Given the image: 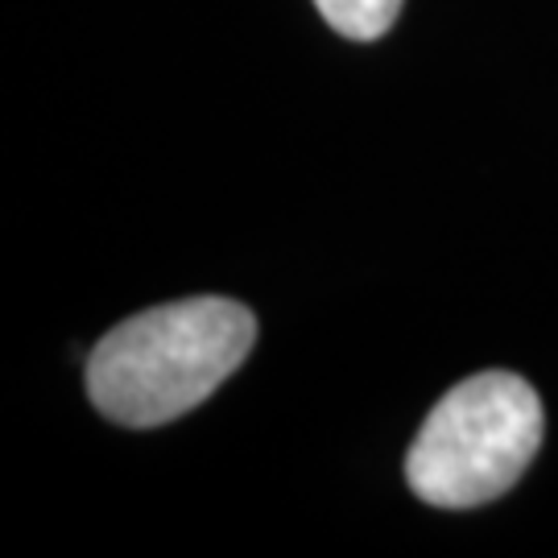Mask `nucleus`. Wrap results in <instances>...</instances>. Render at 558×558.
I'll use <instances>...</instances> for the list:
<instances>
[{
	"label": "nucleus",
	"instance_id": "obj_1",
	"mask_svg": "<svg viewBox=\"0 0 558 558\" xmlns=\"http://www.w3.org/2000/svg\"><path fill=\"white\" fill-rule=\"evenodd\" d=\"M257 319L236 299H179L112 327L87 360V393L108 422L149 430L191 414L248 360Z\"/></svg>",
	"mask_w": 558,
	"mask_h": 558
},
{
	"label": "nucleus",
	"instance_id": "obj_3",
	"mask_svg": "<svg viewBox=\"0 0 558 558\" xmlns=\"http://www.w3.org/2000/svg\"><path fill=\"white\" fill-rule=\"evenodd\" d=\"M315 9L348 41H377L398 21L401 0H315Z\"/></svg>",
	"mask_w": 558,
	"mask_h": 558
},
{
	"label": "nucleus",
	"instance_id": "obj_2",
	"mask_svg": "<svg viewBox=\"0 0 558 558\" xmlns=\"http://www.w3.org/2000/svg\"><path fill=\"white\" fill-rule=\"evenodd\" d=\"M546 435L542 398L518 373H476L430 410L405 456V480L435 509H476L505 497Z\"/></svg>",
	"mask_w": 558,
	"mask_h": 558
}]
</instances>
